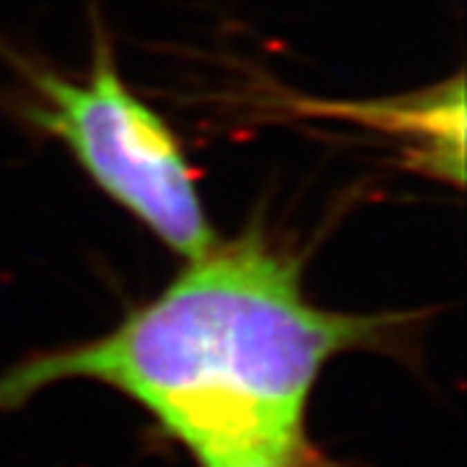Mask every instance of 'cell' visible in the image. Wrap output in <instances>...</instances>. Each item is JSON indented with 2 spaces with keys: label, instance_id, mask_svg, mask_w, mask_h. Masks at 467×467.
Returning <instances> with one entry per match:
<instances>
[{
  "label": "cell",
  "instance_id": "3957f363",
  "mask_svg": "<svg viewBox=\"0 0 467 467\" xmlns=\"http://www.w3.org/2000/svg\"><path fill=\"white\" fill-rule=\"evenodd\" d=\"M213 467H343L340 462H332L312 439H301L288 446H278L270 452H257V455H245L221 462Z\"/></svg>",
  "mask_w": 467,
  "mask_h": 467
},
{
  "label": "cell",
  "instance_id": "6da1fadb",
  "mask_svg": "<svg viewBox=\"0 0 467 467\" xmlns=\"http://www.w3.org/2000/svg\"><path fill=\"white\" fill-rule=\"evenodd\" d=\"M421 319L314 304L304 257L252 221L187 260L109 332L8 366L0 413L55 384L94 382L138 405L198 467H213L307 439L309 400L327 363L348 353L405 359Z\"/></svg>",
  "mask_w": 467,
  "mask_h": 467
},
{
  "label": "cell",
  "instance_id": "7a4b0ae2",
  "mask_svg": "<svg viewBox=\"0 0 467 467\" xmlns=\"http://www.w3.org/2000/svg\"><path fill=\"white\" fill-rule=\"evenodd\" d=\"M8 60L34 88L26 117L63 140L106 198L182 260H198L218 245L198 174L177 133L122 81L102 26H96L91 70L84 84L37 68L16 53Z\"/></svg>",
  "mask_w": 467,
  "mask_h": 467
}]
</instances>
